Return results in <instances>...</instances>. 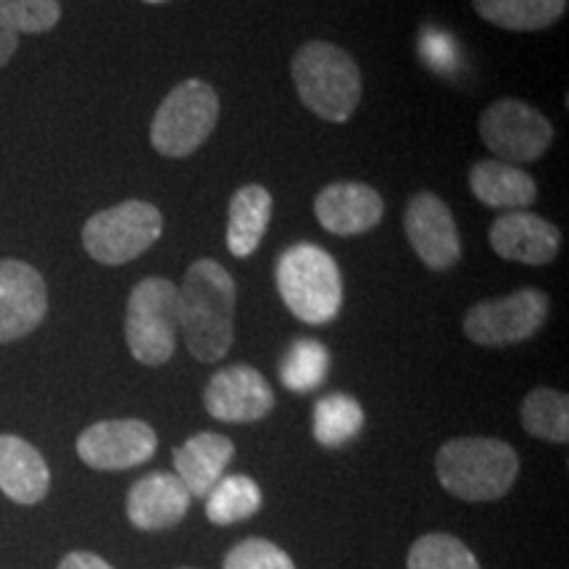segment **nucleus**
<instances>
[{"label": "nucleus", "mask_w": 569, "mask_h": 569, "mask_svg": "<svg viewBox=\"0 0 569 569\" xmlns=\"http://www.w3.org/2000/svg\"><path fill=\"white\" fill-rule=\"evenodd\" d=\"M177 315L188 351L203 365L222 361L234 340L238 284L213 259H198L177 288Z\"/></svg>", "instance_id": "obj_1"}, {"label": "nucleus", "mask_w": 569, "mask_h": 569, "mask_svg": "<svg viewBox=\"0 0 569 569\" xmlns=\"http://www.w3.org/2000/svg\"><path fill=\"white\" fill-rule=\"evenodd\" d=\"M298 98L325 122L343 124L359 109L365 82L353 56L325 40L303 42L290 63Z\"/></svg>", "instance_id": "obj_2"}, {"label": "nucleus", "mask_w": 569, "mask_h": 569, "mask_svg": "<svg viewBox=\"0 0 569 569\" xmlns=\"http://www.w3.org/2000/svg\"><path fill=\"white\" fill-rule=\"evenodd\" d=\"M440 486L461 501H496L515 488L519 457L507 440L453 438L436 457Z\"/></svg>", "instance_id": "obj_3"}, {"label": "nucleus", "mask_w": 569, "mask_h": 569, "mask_svg": "<svg viewBox=\"0 0 569 569\" xmlns=\"http://www.w3.org/2000/svg\"><path fill=\"white\" fill-rule=\"evenodd\" d=\"M277 290L290 315L306 325H330L343 306L338 261L315 243H296L277 261Z\"/></svg>", "instance_id": "obj_4"}, {"label": "nucleus", "mask_w": 569, "mask_h": 569, "mask_svg": "<svg viewBox=\"0 0 569 569\" xmlns=\"http://www.w3.org/2000/svg\"><path fill=\"white\" fill-rule=\"evenodd\" d=\"M217 122V90L209 82L190 77L161 101L151 122V146L167 159H188L211 138Z\"/></svg>", "instance_id": "obj_5"}, {"label": "nucleus", "mask_w": 569, "mask_h": 569, "mask_svg": "<svg viewBox=\"0 0 569 569\" xmlns=\"http://www.w3.org/2000/svg\"><path fill=\"white\" fill-rule=\"evenodd\" d=\"M177 284L163 277H146L132 288L127 301L124 338L134 361L161 367L174 356L180 315H177Z\"/></svg>", "instance_id": "obj_6"}, {"label": "nucleus", "mask_w": 569, "mask_h": 569, "mask_svg": "<svg viewBox=\"0 0 569 569\" xmlns=\"http://www.w3.org/2000/svg\"><path fill=\"white\" fill-rule=\"evenodd\" d=\"M161 232V211L153 203L132 198L92 213L82 227V246L98 264L122 267L159 243Z\"/></svg>", "instance_id": "obj_7"}, {"label": "nucleus", "mask_w": 569, "mask_h": 569, "mask_svg": "<svg viewBox=\"0 0 569 569\" xmlns=\"http://www.w3.org/2000/svg\"><path fill=\"white\" fill-rule=\"evenodd\" d=\"M551 301L543 290L522 288L517 293L475 303L465 317V336L486 348H503L530 340L546 325Z\"/></svg>", "instance_id": "obj_8"}, {"label": "nucleus", "mask_w": 569, "mask_h": 569, "mask_svg": "<svg viewBox=\"0 0 569 569\" xmlns=\"http://www.w3.org/2000/svg\"><path fill=\"white\" fill-rule=\"evenodd\" d=\"M480 138L503 163H532L551 148L553 127L549 119L519 98H501L480 117Z\"/></svg>", "instance_id": "obj_9"}, {"label": "nucleus", "mask_w": 569, "mask_h": 569, "mask_svg": "<svg viewBox=\"0 0 569 569\" xmlns=\"http://www.w3.org/2000/svg\"><path fill=\"white\" fill-rule=\"evenodd\" d=\"M159 448V436L142 419H103L77 438V453L98 472H122L146 465Z\"/></svg>", "instance_id": "obj_10"}, {"label": "nucleus", "mask_w": 569, "mask_h": 569, "mask_svg": "<svg viewBox=\"0 0 569 569\" xmlns=\"http://www.w3.org/2000/svg\"><path fill=\"white\" fill-rule=\"evenodd\" d=\"M203 407L227 425L259 422L274 409V390L259 369L232 365L211 377L203 390Z\"/></svg>", "instance_id": "obj_11"}, {"label": "nucleus", "mask_w": 569, "mask_h": 569, "mask_svg": "<svg viewBox=\"0 0 569 569\" xmlns=\"http://www.w3.org/2000/svg\"><path fill=\"white\" fill-rule=\"evenodd\" d=\"M403 230L415 253L432 272H446L461 259V240L453 213L436 193H417L403 213Z\"/></svg>", "instance_id": "obj_12"}, {"label": "nucleus", "mask_w": 569, "mask_h": 569, "mask_svg": "<svg viewBox=\"0 0 569 569\" xmlns=\"http://www.w3.org/2000/svg\"><path fill=\"white\" fill-rule=\"evenodd\" d=\"M48 315V284L27 261L0 259V343L27 338Z\"/></svg>", "instance_id": "obj_13"}, {"label": "nucleus", "mask_w": 569, "mask_h": 569, "mask_svg": "<svg viewBox=\"0 0 569 569\" xmlns=\"http://www.w3.org/2000/svg\"><path fill=\"white\" fill-rule=\"evenodd\" d=\"M490 248L507 261L543 267L561 251V232L532 211H503L490 222Z\"/></svg>", "instance_id": "obj_14"}, {"label": "nucleus", "mask_w": 569, "mask_h": 569, "mask_svg": "<svg viewBox=\"0 0 569 569\" xmlns=\"http://www.w3.org/2000/svg\"><path fill=\"white\" fill-rule=\"evenodd\" d=\"M315 213L327 232L351 238L375 230L382 222L386 201L367 182H332L317 196Z\"/></svg>", "instance_id": "obj_15"}, {"label": "nucleus", "mask_w": 569, "mask_h": 569, "mask_svg": "<svg viewBox=\"0 0 569 569\" xmlns=\"http://www.w3.org/2000/svg\"><path fill=\"white\" fill-rule=\"evenodd\" d=\"M193 496L172 472H151L127 493V517L138 530L159 532L188 515Z\"/></svg>", "instance_id": "obj_16"}, {"label": "nucleus", "mask_w": 569, "mask_h": 569, "mask_svg": "<svg viewBox=\"0 0 569 569\" xmlns=\"http://www.w3.org/2000/svg\"><path fill=\"white\" fill-rule=\"evenodd\" d=\"M51 490V469L30 440L0 436V493L13 503L34 507Z\"/></svg>", "instance_id": "obj_17"}, {"label": "nucleus", "mask_w": 569, "mask_h": 569, "mask_svg": "<svg viewBox=\"0 0 569 569\" xmlns=\"http://www.w3.org/2000/svg\"><path fill=\"white\" fill-rule=\"evenodd\" d=\"M234 457V443L219 432H198L174 448L177 478L190 496L206 498L209 490L224 478V469Z\"/></svg>", "instance_id": "obj_18"}, {"label": "nucleus", "mask_w": 569, "mask_h": 569, "mask_svg": "<svg viewBox=\"0 0 569 569\" xmlns=\"http://www.w3.org/2000/svg\"><path fill=\"white\" fill-rule=\"evenodd\" d=\"M469 190L488 209L525 211L538 201L536 177L503 161H478L469 169Z\"/></svg>", "instance_id": "obj_19"}, {"label": "nucleus", "mask_w": 569, "mask_h": 569, "mask_svg": "<svg viewBox=\"0 0 569 569\" xmlns=\"http://www.w3.org/2000/svg\"><path fill=\"white\" fill-rule=\"evenodd\" d=\"M272 219V196L264 184H243L234 190L227 213V251L234 259H248L264 240Z\"/></svg>", "instance_id": "obj_20"}, {"label": "nucleus", "mask_w": 569, "mask_h": 569, "mask_svg": "<svg viewBox=\"0 0 569 569\" xmlns=\"http://www.w3.org/2000/svg\"><path fill=\"white\" fill-rule=\"evenodd\" d=\"M475 13L509 32H538L567 13L569 0H472Z\"/></svg>", "instance_id": "obj_21"}, {"label": "nucleus", "mask_w": 569, "mask_h": 569, "mask_svg": "<svg viewBox=\"0 0 569 569\" xmlns=\"http://www.w3.org/2000/svg\"><path fill=\"white\" fill-rule=\"evenodd\" d=\"M264 503L259 482L248 475H224L206 496V517L213 525H234L253 517Z\"/></svg>", "instance_id": "obj_22"}, {"label": "nucleus", "mask_w": 569, "mask_h": 569, "mask_svg": "<svg viewBox=\"0 0 569 569\" xmlns=\"http://www.w3.org/2000/svg\"><path fill=\"white\" fill-rule=\"evenodd\" d=\"M522 427L532 438L549 443H567L569 440V398L553 388H536L522 401Z\"/></svg>", "instance_id": "obj_23"}, {"label": "nucleus", "mask_w": 569, "mask_h": 569, "mask_svg": "<svg viewBox=\"0 0 569 569\" xmlns=\"http://www.w3.org/2000/svg\"><path fill=\"white\" fill-rule=\"evenodd\" d=\"M365 427V409L356 398L332 393L319 398L315 407V438L325 448H340L359 436Z\"/></svg>", "instance_id": "obj_24"}, {"label": "nucleus", "mask_w": 569, "mask_h": 569, "mask_svg": "<svg viewBox=\"0 0 569 569\" xmlns=\"http://www.w3.org/2000/svg\"><path fill=\"white\" fill-rule=\"evenodd\" d=\"M327 372H330V351L319 340H296L282 356L280 380L293 393H309V390L319 388Z\"/></svg>", "instance_id": "obj_25"}, {"label": "nucleus", "mask_w": 569, "mask_h": 569, "mask_svg": "<svg viewBox=\"0 0 569 569\" xmlns=\"http://www.w3.org/2000/svg\"><path fill=\"white\" fill-rule=\"evenodd\" d=\"M409 569H480V561L469 551V546L448 532L422 536L409 549Z\"/></svg>", "instance_id": "obj_26"}, {"label": "nucleus", "mask_w": 569, "mask_h": 569, "mask_svg": "<svg viewBox=\"0 0 569 569\" xmlns=\"http://www.w3.org/2000/svg\"><path fill=\"white\" fill-rule=\"evenodd\" d=\"M0 17L17 34H42L61 19L59 0H0Z\"/></svg>", "instance_id": "obj_27"}, {"label": "nucleus", "mask_w": 569, "mask_h": 569, "mask_svg": "<svg viewBox=\"0 0 569 569\" xmlns=\"http://www.w3.org/2000/svg\"><path fill=\"white\" fill-rule=\"evenodd\" d=\"M224 569H296V565L272 540L246 538L227 553Z\"/></svg>", "instance_id": "obj_28"}, {"label": "nucleus", "mask_w": 569, "mask_h": 569, "mask_svg": "<svg viewBox=\"0 0 569 569\" xmlns=\"http://www.w3.org/2000/svg\"><path fill=\"white\" fill-rule=\"evenodd\" d=\"M419 56H422V61L430 69L440 71V74H451L459 61L457 40L448 32L425 30L422 38H419Z\"/></svg>", "instance_id": "obj_29"}, {"label": "nucleus", "mask_w": 569, "mask_h": 569, "mask_svg": "<svg viewBox=\"0 0 569 569\" xmlns=\"http://www.w3.org/2000/svg\"><path fill=\"white\" fill-rule=\"evenodd\" d=\"M59 569H113V567L92 551H71L61 559Z\"/></svg>", "instance_id": "obj_30"}, {"label": "nucleus", "mask_w": 569, "mask_h": 569, "mask_svg": "<svg viewBox=\"0 0 569 569\" xmlns=\"http://www.w3.org/2000/svg\"><path fill=\"white\" fill-rule=\"evenodd\" d=\"M17 48H19V34L6 24L3 17H0V67H6V63L11 61V56L17 53Z\"/></svg>", "instance_id": "obj_31"}, {"label": "nucleus", "mask_w": 569, "mask_h": 569, "mask_svg": "<svg viewBox=\"0 0 569 569\" xmlns=\"http://www.w3.org/2000/svg\"><path fill=\"white\" fill-rule=\"evenodd\" d=\"M146 3H167V0H146Z\"/></svg>", "instance_id": "obj_32"}, {"label": "nucleus", "mask_w": 569, "mask_h": 569, "mask_svg": "<svg viewBox=\"0 0 569 569\" xmlns=\"http://www.w3.org/2000/svg\"><path fill=\"white\" fill-rule=\"evenodd\" d=\"M180 569H193V567H180Z\"/></svg>", "instance_id": "obj_33"}]
</instances>
